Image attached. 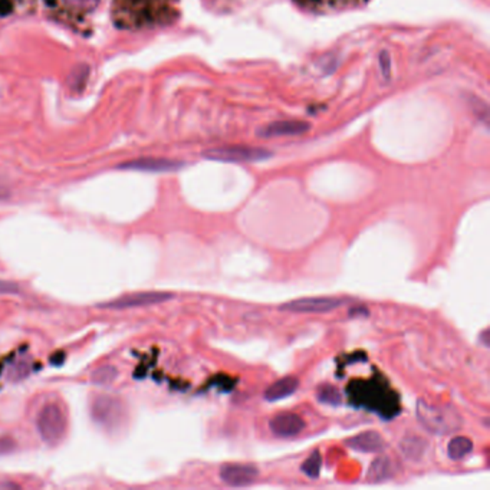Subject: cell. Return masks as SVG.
Returning a JSON list of instances; mask_svg holds the SVG:
<instances>
[{"label":"cell","instance_id":"obj_26","mask_svg":"<svg viewBox=\"0 0 490 490\" xmlns=\"http://www.w3.org/2000/svg\"><path fill=\"white\" fill-rule=\"evenodd\" d=\"M8 195H9L8 190H5L4 187H0V200H4V199H6V198H8Z\"/></svg>","mask_w":490,"mask_h":490},{"label":"cell","instance_id":"obj_5","mask_svg":"<svg viewBox=\"0 0 490 490\" xmlns=\"http://www.w3.org/2000/svg\"><path fill=\"white\" fill-rule=\"evenodd\" d=\"M348 393L349 396H354L355 400H359V404L372 410V412H381L382 417H393V414L396 416L397 413V407L394 400L393 402H388L385 399V391L378 388L377 384L375 385H369L368 382H364L362 387L357 388H351L348 387Z\"/></svg>","mask_w":490,"mask_h":490},{"label":"cell","instance_id":"obj_10","mask_svg":"<svg viewBox=\"0 0 490 490\" xmlns=\"http://www.w3.org/2000/svg\"><path fill=\"white\" fill-rule=\"evenodd\" d=\"M206 157L213 160H223V161H257L269 157V153L265 150L257 148H222V150H212L206 154Z\"/></svg>","mask_w":490,"mask_h":490},{"label":"cell","instance_id":"obj_7","mask_svg":"<svg viewBox=\"0 0 490 490\" xmlns=\"http://www.w3.org/2000/svg\"><path fill=\"white\" fill-rule=\"evenodd\" d=\"M342 305L338 298H301L280 305V311L293 314H325L331 312Z\"/></svg>","mask_w":490,"mask_h":490},{"label":"cell","instance_id":"obj_25","mask_svg":"<svg viewBox=\"0 0 490 490\" xmlns=\"http://www.w3.org/2000/svg\"><path fill=\"white\" fill-rule=\"evenodd\" d=\"M489 335H490V331H489V328H486V330H483V332L479 337V340H480V342L483 344L484 348L490 347V337Z\"/></svg>","mask_w":490,"mask_h":490},{"label":"cell","instance_id":"obj_4","mask_svg":"<svg viewBox=\"0 0 490 490\" xmlns=\"http://www.w3.org/2000/svg\"><path fill=\"white\" fill-rule=\"evenodd\" d=\"M36 427H38L39 436L46 444L55 446L61 443L68 429V419H66L65 409L59 403H49L44 406V409L39 412Z\"/></svg>","mask_w":490,"mask_h":490},{"label":"cell","instance_id":"obj_23","mask_svg":"<svg viewBox=\"0 0 490 490\" xmlns=\"http://www.w3.org/2000/svg\"><path fill=\"white\" fill-rule=\"evenodd\" d=\"M14 9L11 0H0V15H9Z\"/></svg>","mask_w":490,"mask_h":490},{"label":"cell","instance_id":"obj_18","mask_svg":"<svg viewBox=\"0 0 490 490\" xmlns=\"http://www.w3.org/2000/svg\"><path fill=\"white\" fill-rule=\"evenodd\" d=\"M322 467V456L320 451H314L301 466L302 473H305L311 479H317L321 473Z\"/></svg>","mask_w":490,"mask_h":490},{"label":"cell","instance_id":"obj_21","mask_svg":"<svg viewBox=\"0 0 490 490\" xmlns=\"http://www.w3.org/2000/svg\"><path fill=\"white\" fill-rule=\"evenodd\" d=\"M19 290L21 289L16 282L0 279V295H6V293H9V295H16V293H19Z\"/></svg>","mask_w":490,"mask_h":490},{"label":"cell","instance_id":"obj_2","mask_svg":"<svg viewBox=\"0 0 490 490\" xmlns=\"http://www.w3.org/2000/svg\"><path fill=\"white\" fill-rule=\"evenodd\" d=\"M91 416L93 422L108 433L120 432L128 419L126 403L114 396L98 394L91 404Z\"/></svg>","mask_w":490,"mask_h":490},{"label":"cell","instance_id":"obj_15","mask_svg":"<svg viewBox=\"0 0 490 490\" xmlns=\"http://www.w3.org/2000/svg\"><path fill=\"white\" fill-rule=\"evenodd\" d=\"M396 473V464L388 456L377 457L367 473V481L369 483H381L389 480Z\"/></svg>","mask_w":490,"mask_h":490},{"label":"cell","instance_id":"obj_24","mask_svg":"<svg viewBox=\"0 0 490 490\" xmlns=\"http://www.w3.org/2000/svg\"><path fill=\"white\" fill-rule=\"evenodd\" d=\"M15 443L9 439H0V453H8L14 449Z\"/></svg>","mask_w":490,"mask_h":490},{"label":"cell","instance_id":"obj_14","mask_svg":"<svg viewBox=\"0 0 490 490\" xmlns=\"http://www.w3.org/2000/svg\"><path fill=\"white\" fill-rule=\"evenodd\" d=\"M300 387V379L297 377H285L273 382L265 391V400L267 402H279L289 396H292Z\"/></svg>","mask_w":490,"mask_h":490},{"label":"cell","instance_id":"obj_12","mask_svg":"<svg viewBox=\"0 0 490 490\" xmlns=\"http://www.w3.org/2000/svg\"><path fill=\"white\" fill-rule=\"evenodd\" d=\"M181 167V163L164 160V158H140L120 165L123 170H137V171H150V173H163L174 171Z\"/></svg>","mask_w":490,"mask_h":490},{"label":"cell","instance_id":"obj_20","mask_svg":"<svg viewBox=\"0 0 490 490\" xmlns=\"http://www.w3.org/2000/svg\"><path fill=\"white\" fill-rule=\"evenodd\" d=\"M117 377V369L111 365H104L101 368H98L92 372V381L95 384H100V385H106L110 384L116 379Z\"/></svg>","mask_w":490,"mask_h":490},{"label":"cell","instance_id":"obj_22","mask_svg":"<svg viewBox=\"0 0 490 490\" xmlns=\"http://www.w3.org/2000/svg\"><path fill=\"white\" fill-rule=\"evenodd\" d=\"M28 365L29 364H26V362H19V364H15V368L12 369V372H11V378H14V379H19V378H24V377H26V374H28Z\"/></svg>","mask_w":490,"mask_h":490},{"label":"cell","instance_id":"obj_16","mask_svg":"<svg viewBox=\"0 0 490 490\" xmlns=\"http://www.w3.org/2000/svg\"><path fill=\"white\" fill-rule=\"evenodd\" d=\"M473 450V443L464 436H456L447 446V454L451 460H461Z\"/></svg>","mask_w":490,"mask_h":490},{"label":"cell","instance_id":"obj_13","mask_svg":"<svg viewBox=\"0 0 490 490\" xmlns=\"http://www.w3.org/2000/svg\"><path fill=\"white\" fill-rule=\"evenodd\" d=\"M295 2L308 11L327 12L355 8L365 4L367 0H295Z\"/></svg>","mask_w":490,"mask_h":490},{"label":"cell","instance_id":"obj_17","mask_svg":"<svg viewBox=\"0 0 490 490\" xmlns=\"http://www.w3.org/2000/svg\"><path fill=\"white\" fill-rule=\"evenodd\" d=\"M317 400L328 406H340L342 402L341 391L334 385H321L317 391Z\"/></svg>","mask_w":490,"mask_h":490},{"label":"cell","instance_id":"obj_3","mask_svg":"<svg viewBox=\"0 0 490 490\" xmlns=\"http://www.w3.org/2000/svg\"><path fill=\"white\" fill-rule=\"evenodd\" d=\"M417 417L422 426L433 434H450L461 427V419L457 412L432 406L424 400L417 403Z\"/></svg>","mask_w":490,"mask_h":490},{"label":"cell","instance_id":"obj_11","mask_svg":"<svg viewBox=\"0 0 490 490\" xmlns=\"http://www.w3.org/2000/svg\"><path fill=\"white\" fill-rule=\"evenodd\" d=\"M347 444L352 450H357L361 453H381L387 446L384 437L377 432L359 433V434L351 437L347 441Z\"/></svg>","mask_w":490,"mask_h":490},{"label":"cell","instance_id":"obj_6","mask_svg":"<svg viewBox=\"0 0 490 490\" xmlns=\"http://www.w3.org/2000/svg\"><path fill=\"white\" fill-rule=\"evenodd\" d=\"M173 298L174 295L170 292H155V290L138 292V293H130V295H124L110 302H104L100 305V308L128 310V308H138V307H150V305H158V304L167 302Z\"/></svg>","mask_w":490,"mask_h":490},{"label":"cell","instance_id":"obj_8","mask_svg":"<svg viewBox=\"0 0 490 490\" xmlns=\"http://www.w3.org/2000/svg\"><path fill=\"white\" fill-rule=\"evenodd\" d=\"M219 474L229 486L240 487L253 483L259 476V470L255 464L249 463H226L220 467Z\"/></svg>","mask_w":490,"mask_h":490},{"label":"cell","instance_id":"obj_1","mask_svg":"<svg viewBox=\"0 0 490 490\" xmlns=\"http://www.w3.org/2000/svg\"><path fill=\"white\" fill-rule=\"evenodd\" d=\"M178 0H114L113 16L118 26L140 29L173 22Z\"/></svg>","mask_w":490,"mask_h":490},{"label":"cell","instance_id":"obj_9","mask_svg":"<svg viewBox=\"0 0 490 490\" xmlns=\"http://www.w3.org/2000/svg\"><path fill=\"white\" fill-rule=\"evenodd\" d=\"M269 429L273 436L280 437V439H287L300 434L305 429V422L301 416L290 413V412H283L276 414L270 422H269Z\"/></svg>","mask_w":490,"mask_h":490},{"label":"cell","instance_id":"obj_19","mask_svg":"<svg viewBox=\"0 0 490 490\" xmlns=\"http://www.w3.org/2000/svg\"><path fill=\"white\" fill-rule=\"evenodd\" d=\"M424 447H426L424 441L420 440L419 437H407L402 443V449L409 459H420L423 456Z\"/></svg>","mask_w":490,"mask_h":490}]
</instances>
